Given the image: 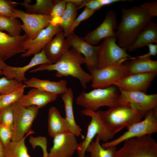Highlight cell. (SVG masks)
<instances>
[{
	"label": "cell",
	"mask_w": 157,
	"mask_h": 157,
	"mask_svg": "<svg viewBox=\"0 0 157 157\" xmlns=\"http://www.w3.org/2000/svg\"><path fill=\"white\" fill-rule=\"evenodd\" d=\"M29 141L34 149L36 146L40 147L42 150L43 156L48 157V153L47 150V140L45 137L39 136L34 137L31 136L29 138Z\"/></svg>",
	"instance_id": "ab89813d"
},
{
	"label": "cell",
	"mask_w": 157,
	"mask_h": 157,
	"mask_svg": "<svg viewBox=\"0 0 157 157\" xmlns=\"http://www.w3.org/2000/svg\"><path fill=\"white\" fill-rule=\"evenodd\" d=\"M1 71H2L0 70V76L1 75Z\"/></svg>",
	"instance_id": "7dc6e473"
},
{
	"label": "cell",
	"mask_w": 157,
	"mask_h": 157,
	"mask_svg": "<svg viewBox=\"0 0 157 157\" xmlns=\"http://www.w3.org/2000/svg\"><path fill=\"white\" fill-rule=\"evenodd\" d=\"M48 131L49 135L53 138L58 134L69 132L65 119L54 106L51 107L48 110Z\"/></svg>",
	"instance_id": "d4e9b609"
},
{
	"label": "cell",
	"mask_w": 157,
	"mask_h": 157,
	"mask_svg": "<svg viewBox=\"0 0 157 157\" xmlns=\"http://www.w3.org/2000/svg\"><path fill=\"white\" fill-rule=\"evenodd\" d=\"M67 3L66 0H54L50 15L52 18L62 17L65 10Z\"/></svg>",
	"instance_id": "74e56055"
},
{
	"label": "cell",
	"mask_w": 157,
	"mask_h": 157,
	"mask_svg": "<svg viewBox=\"0 0 157 157\" xmlns=\"http://www.w3.org/2000/svg\"><path fill=\"white\" fill-rule=\"evenodd\" d=\"M144 119L132 125L128 130L117 138L103 143L104 148L115 146L129 139L138 137L157 132V108L150 110L145 115Z\"/></svg>",
	"instance_id": "52a82bcc"
},
{
	"label": "cell",
	"mask_w": 157,
	"mask_h": 157,
	"mask_svg": "<svg viewBox=\"0 0 157 157\" xmlns=\"http://www.w3.org/2000/svg\"><path fill=\"white\" fill-rule=\"evenodd\" d=\"M17 2L10 0H0V16L17 18L13 10Z\"/></svg>",
	"instance_id": "e575fe53"
},
{
	"label": "cell",
	"mask_w": 157,
	"mask_h": 157,
	"mask_svg": "<svg viewBox=\"0 0 157 157\" xmlns=\"http://www.w3.org/2000/svg\"><path fill=\"white\" fill-rule=\"evenodd\" d=\"M118 89L113 85L105 88H95L88 92L83 91L76 98V103L85 109L94 112L101 107L117 106L119 94Z\"/></svg>",
	"instance_id": "277c9868"
},
{
	"label": "cell",
	"mask_w": 157,
	"mask_h": 157,
	"mask_svg": "<svg viewBox=\"0 0 157 157\" xmlns=\"http://www.w3.org/2000/svg\"><path fill=\"white\" fill-rule=\"evenodd\" d=\"M22 24L16 18L0 16V31H5L11 36L20 35Z\"/></svg>",
	"instance_id": "4dcf8cb0"
},
{
	"label": "cell",
	"mask_w": 157,
	"mask_h": 157,
	"mask_svg": "<svg viewBox=\"0 0 157 157\" xmlns=\"http://www.w3.org/2000/svg\"><path fill=\"white\" fill-rule=\"evenodd\" d=\"M95 11L85 7L84 10L74 20L70 30L69 33H74L75 29L83 21L91 17Z\"/></svg>",
	"instance_id": "f35d334b"
},
{
	"label": "cell",
	"mask_w": 157,
	"mask_h": 157,
	"mask_svg": "<svg viewBox=\"0 0 157 157\" xmlns=\"http://www.w3.org/2000/svg\"><path fill=\"white\" fill-rule=\"evenodd\" d=\"M50 63L44 51L42 50L39 53L34 55L29 63L24 66L8 65L5 69L1 71V75H3L8 79H14L22 83L28 80L25 76L27 71L37 65Z\"/></svg>",
	"instance_id": "d6986e66"
},
{
	"label": "cell",
	"mask_w": 157,
	"mask_h": 157,
	"mask_svg": "<svg viewBox=\"0 0 157 157\" xmlns=\"http://www.w3.org/2000/svg\"><path fill=\"white\" fill-rule=\"evenodd\" d=\"M74 94L72 89L68 88L62 94L61 98L64 105L65 119L67 123L69 131L76 137L81 136L83 139L82 129L76 122L73 109Z\"/></svg>",
	"instance_id": "603a6c76"
},
{
	"label": "cell",
	"mask_w": 157,
	"mask_h": 157,
	"mask_svg": "<svg viewBox=\"0 0 157 157\" xmlns=\"http://www.w3.org/2000/svg\"><path fill=\"white\" fill-rule=\"evenodd\" d=\"M91 86L94 89L105 88L114 85L127 76V70L123 64L97 69L90 72Z\"/></svg>",
	"instance_id": "30bf717a"
},
{
	"label": "cell",
	"mask_w": 157,
	"mask_h": 157,
	"mask_svg": "<svg viewBox=\"0 0 157 157\" xmlns=\"http://www.w3.org/2000/svg\"><path fill=\"white\" fill-rule=\"evenodd\" d=\"M118 0H83L81 5L77 7V10L85 6L90 9L96 11L103 6L119 1Z\"/></svg>",
	"instance_id": "836d02e7"
},
{
	"label": "cell",
	"mask_w": 157,
	"mask_h": 157,
	"mask_svg": "<svg viewBox=\"0 0 157 157\" xmlns=\"http://www.w3.org/2000/svg\"><path fill=\"white\" fill-rule=\"evenodd\" d=\"M76 137L69 132L55 136L48 157H72L78 147Z\"/></svg>",
	"instance_id": "e0dca14e"
},
{
	"label": "cell",
	"mask_w": 157,
	"mask_h": 157,
	"mask_svg": "<svg viewBox=\"0 0 157 157\" xmlns=\"http://www.w3.org/2000/svg\"><path fill=\"white\" fill-rule=\"evenodd\" d=\"M13 130L1 122H0V140L5 148L12 141Z\"/></svg>",
	"instance_id": "8d00e7d4"
},
{
	"label": "cell",
	"mask_w": 157,
	"mask_h": 157,
	"mask_svg": "<svg viewBox=\"0 0 157 157\" xmlns=\"http://www.w3.org/2000/svg\"><path fill=\"white\" fill-rule=\"evenodd\" d=\"M100 116L112 134L116 133L126 127L141 121L145 114L134 107L119 105L104 111H98Z\"/></svg>",
	"instance_id": "3957f363"
},
{
	"label": "cell",
	"mask_w": 157,
	"mask_h": 157,
	"mask_svg": "<svg viewBox=\"0 0 157 157\" xmlns=\"http://www.w3.org/2000/svg\"><path fill=\"white\" fill-rule=\"evenodd\" d=\"M100 138L97 135L95 140H92L88 147L86 151L89 153L90 157H115L116 146L104 148L100 144Z\"/></svg>",
	"instance_id": "f1b7e54d"
},
{
	"label": "cell",
	"mask_w": 157,
	"mask_h": 157,
	"mask_svg": "<svg viewBox=\"0 0 157 157\" xmlns=\"http://www.w3.org/2000/svg\"><path fill=\"white\" fill-rule=\"evenodd\" d=\"M8 65L0 57V70L2 71L4 70L7 67Z\"/></svg>",
	"instance_id": "7bdbcfd3"
},
{
	"label": "cell",
	"mask_w": 157,
	"mask_h": 157,
	"mask_svg": "<svg viewBox=\"0 0 157 157\" xmlns=\"http://www.w3.org/2000/svg\"><path fill=\"white\" fill-rule=\"evenodd\" d=\"M65 10L61 17L62 22L60 25L65 37L69 34L70 29L77 14V6L74 3L66 0Z\"/></svg>",
	"instance_id": "f546056e"
},
{
	"label": "cell",
	"mask_w": 157,
	"mask_h": 157,
	"mask_svg": "<svg viewBox=\"0 0 157 157\" xmlns=\"http://www.w3.org/2000/svg\"><path fill=\"white\" fill-rule=\"evenodd\" d=\"M62 31L58 33L46 45L42 50L44 51L49 64H53L71 47L65 39Z\"/></svg>",
	"instance_id": "44dd1931"
},
{
	"label": "cell",
	"mask_w": 157,
	"mask_h": 157,
	"mask_svg": "<svg viewBox=\"0 0 157 157\" xmlns=\"http://www.w3.org/2000/svg\"><path fill=\"white\" fill-rule=\"evenodd\" d=\"M66 40L71 47L83 55L85 60V64L90 72L97 69L98 55L100 45H91L74 33L69 35Z\"/></svg>",
	"instance_id": "5bb4252c"
},
{
	"label": "cell",
	"mask_w": 157,
	"mask_h": 157,
	"mask_svg": "<svg viewBox=\"0 0 157 157\" xmlns=\"http://www.w3.org/2000/svg\"><path fill=\"white\" fill-rule=\"evenodd\" d=\"M43 157H46L43 156Z\"/></svg>",
	"instance_id": "c3c4849f"
},
{
	"label": "cell",
	"mask_w": 157,
	"mask_h": 157,
	"mask_svg": "<svg viewBox=\"0 0 157 157\" xmlns=\"http://www.w3.org/2000/svg\"><path fill=\"white\" fill-rule=\"evenodd\" d=\"M0 110H1V107H0ZM1 119H0V122H1Z\"/></svg>",
	"instance_id": "bcb514c9"
},
{
	"label": "cell",
	"mask_w": 157,
	"mask_h": 157,
	"mask_svg": "<svg viewBox=\"0 0 157 157\" xmlns=\"http://www.w3.org/2000/svg\"><path fill=\"white\" fill-rule=\"evenodd\" d=\"M28 39L25 34L11 36L0 31V57L5 61L17 54L25 53L26 51L23 44Z\"/></svg>",
	"instance_id": "ac0fdd59"
},
{
	"label": "cell",
	"mask_w": 157,
	"mask_h": 157,
	"mask_svg": "<svg viewBox=\"0 0 157 157\" xmlns=\"http://www.w3.org/2000/svg\"><path fill=\"white\" fill-rule=\"evenodd\" d=\"M130 61L123 64L126 67L127 75L133 74L157 73V61L150 58H139L134 57L130 58Z\"/></svg>",
	"instance_id": "484cf974"
},
{
	"label": "cell",
	"mask_w": 157,
	"mask_h": 157,
	"mask_svg": "<svg viewBox=\"0 0 157 157\" xmlns=\"http://www.w3.org/2000/svg\"><path fill=\"white\" fill-rule=\"evenodd\" d=\"M140 7L152 18L157 16V1L146 2L140 5Z\"/></svg>",
	"instance_id": "60d3db41"
},
{
	"label": "cell",
	"mask_w": 157,
	"mask_h": 157,
	"mask_svg": "<svg viewBox=\"0 0 157 157\" xmlns=\"http://www.w3.org/2000/svg\"><path fill=\"white\" fill-rule=\"evenodd\" d=\"M117 26L116 13L112 10H109L106 13L101 23L96 29L82 38L85 41L93 45L107 38H117L116 30Z\"/></svg>",
	"instance_id": "4fadbf2b"
},
{
	"label": "cell",
	"mask_w": 157,
	"mask_h": 157,
	"mask_svg": "<svg viewBox=\"0 0 157 157\" xmlns=\"http://www.w3.org/2000/svg\"><path fill=\"white\" fill-rule=\"evenodd\" d=\"M3 145L0 140V157H4Z\"/></svg>",
	"instance_id": "f6af8a7d"
},
{
	"label": "cell",
	"mask_w": 157,
	"mask_h": 157,
	"mask_svg": "<svg viewBox=\"0 0 157 157\" xmlns=\"http://www.w3.org/2000/svg\"><path fill=\"white\" fill-rule=\"evenodd\" d=\"M116 38H107L100 44L98 55L97 69L122 65L131 56L125 48L119 47Z\"/></svg>",
	"instance_id": "ba28073f"
},
{
	"label": "cell",
	"mask_w": 157,
	"mask_h": 157,
	"mask_svg": "<svg viewBox=\"0 0 157 157\" xmlns=\"http://www.w3.org/2000/svg\"><path fill=\"white\" fill-rule=\"evenodd\" d=\"M119 90V105L134 107L145 114L150 110L157 108V94H147L139 92H127Z\"/></svg>",
	"instance_id": "8fae6325"
},
{
	"label": "cell",
	"mask_w": 157,
	"mask_h": 157,
	"mask_svg": "<svg viewBox=\"0 0 157 157\" xmlns=\"http://www.w3.org/2000/svg\"><path fill=\"white\" fill-rule=\"evenodd\" d=\"M115 157H157V143L149 135L125 140Z\"/></svg>",
	"instance_id": "8992f818"
},
{
	"label": "cell",
	"mask_w": 157,
	"mask_h": 157,
	"mask_svg": "<svg viewBox=\"0 0 157 157\" xmlns=\"http://www.w3.org/2000/svg\"><path fill=\"white\" fill-rule=\"evenodd\" d=\"M81 114L91 118L85 138L78 143L76 151L78 157H85L87 149L95 136L98 135L101 140L106 142L112 139L114 135L101 119L98 111L94 112L84 109L81 111Z\"/></svg>",
	"instance_id": "5b68a950"
},
{
	"label": "cell",
	"mask_w": 157,
	"mask_h": 157,
	"mask_svg": "<svg viewBox=\"0 0 157 157\" xmlns=\"http://www.w3.org/2000/svg\"><path fill=\"white\" fill-rule=\"evenodd\" d=\"M157 73L136 74L126 76L113 85L119 90L127 92L146 93Z\"/></svg>",
	"instance_id": "2e32d148"
},
{
	"label": "cell",
	"mask_w": 157,
	"mask_h": 157,
	"mask_svg": "<svg viewBox=\"0 0 157 157\" xmlns=\"http://www.w3.org/2000/svg\"><path fill=\"white\" fill-rule=\"evenodd\" d=\"M23 83L26 87L39 88L57 95L62 94L68 88L67 81L63 79L57 81H51L33 77Z\"/></svg>",
	"instance_id": "7402d4cb"
},
{
	"label": "cell",
	"mask_w": 157,
	"mask_h": 157,
	"mask_svg": "<svg viewBox=\"0 0 157 157\" xmlns=\"http://www.w3.org/2000/svg\"><path fill=\"white\" fill-rule=\"evenodd\" d=\"M154 42H157V24L151 20L140 32L132 44L127 50L135 51Z\"/></svg>",
	"instance_id": "cb8c5ba5"
},
{
	"label": "cell",
	"mask_w": 157,
	"mask_h": 157,
	"mask_svg": "<svg viewBox=\"0 0 157 157\" xmlns=\"http://www.w3.org/2000/svg\"><path fill=\"white\" fill-rule=\"evenodd\" d=\"M13 11L17 18L22 21L21 28L28 39L30 40L34 38L41 31L49 25L52 18L50 15L30 14L15 8Z\"/></svg>",
	"instance_id": "7c38bea8"
},
{
	"label": "cell",
	"mask_w": 157,
	"mask_h": 157,
	"mask_svg": "<svg viewBox=\"0 0 157 157\" xmlns=\"http://www.w3.org/2000/svg\"><path fill=\"white\" fill-rule=\"evenodd\" d=\"M14 117L12 141L22 139L31 130L40 108L35 106L25 107L17 102L11 104Z\"/></svg>",
	"instance_id": "9c48e42d"
},
{
	"label": "cell",
	"mask_w": 157,
	"mask_h": 157,
	"mask_svg": "<svg viewBox=\"0 0 157 157\" xmlns=\"http://www.w3.org/2000/svg\"><path fill=\"white\" fill-rule=\"evenodd\" d=\"M0 116L1 122L13 130L14 117L11 104L1 109Z\"/></svg>",
	"instance_id": "d590c367"
},
{
	"label": "cell",
	"mask_w": 157,
	"mask_h": 157,
	"mask_svg": "<svg viewBox=\"0 0 157 157\" xmlns=\"http://www.w3.org/2000/svg\"><path fill=\"white\" fill-rule=\"evenodd\" d=\"M147 46H148L149 50L148 53L142 55L134 57L139 58H150L151 56H156L157 54V45L150 44Z\"/></svg>",
	"instance_id": "b9f144b4"
},
{
	"label": "cell",
	"mask_w": 157,
	"mask_h": 157,
	"mask_svg": "<svg viewBox=\"0 0 157 157\" xmlns=\"http://www.w3.org/2000/svg\"><path fill=\"white\" fill-rule=\"evenodd\" d=\"M85 60L82 54L73 48L65 52L58 60L53 64H45L29 71L30 73L47 70L55 71L58 77L71 76L78 79L83 89L91 81L90 74L85 72L81 65L85 64Z\"/></svg>",
	"instance_id": "6da1fadb"
},
{
	"label": "cell",
	"mask_w": 157,
	"mask_h": 157,
	"mask_svg": "<svg viewBox=\"0 0 157 157\" xmlns=\"http://www.w3.org/2000/svg\"><path fill=\"white\" fill-rule=\"evenodd\" d=\"M58 95L41 89L33 88L17 101L25 107L35 106L39 108L56 100Z\"/></svg>",
	"instance_id": "ffe728a7"
},
{
	"label": "cell",
	"mask_w": 157,
	"mask_h": 157,
	"mask_svg": "<svg viewBox=\"0 0 157 157\" xmlns=\"http://www.w3.org/2000/svg\"><path fill=\"white\" fill-rule=\"evenodd\" d=\"M122 17L116 31L117 44L126 50L151 18L140 6L122 8Z\"/></svg>",
	"instance_id": "7a4b0ae2"
},
{
	"label": "cell",
	"mask_w": 157,
	"mask_h": 157,
	"mask_svg": "<svg viewBox=\"0 0 157 157\" xmlns=\"http://www.w3.org/2000/svg\"><path fill=\"white\" fill-rule=\"evenodd\" d=\"M62 31L60 25L50 23L41 31L33 39H28L23 46L26 52L21 55L22 58L28 57L40 53L49 41L59 32Z\"/></svg>",
	"instance_id": "9a60e30c"
},
{
	"label": "cell",
	"mask_w": 157,
	"mask_h": 157,
	"mask_svg": "<svg viewBox=\"0 0 157 157\" xmlns=\"http://www.w3.org/2000/svg\"><path fill=\"white\" fill-rule=\"evenodd\" d=\"M68 1L72 2L76 5L77 7L79 6L82 3L83 0H67Z\"/></svg>",
	"instance_id": "ee69618b"
},
{
	"label": "cell",
	"mask_w": 157,
	"mask_h": 157,
	"mask_svg": "<svg viewBox=\"0 0 157 157\" xmlns=\"http://www.w3.org/2000/svg\"><path fill=\"white\" fill-rule=\"evenodd\" d=\"M26 86L24 85L10 92L5 95H0L1 109L17 102L24 94Z\"/></svg>",
	"instance_id": "1f68e13d"
},
{
	"label": "cell",
	"mask_w": 157,
	"mask_h": 157,
	"mask_svg": "<svg viewBox=\"0 0 157 157\" xmlns=\"http://www.w3.org/2000/svg\"><path fill=\"white\" fill-rule=\"evenodd\" d=\"M34 133L31 130L21 140L17 141H11L3 149L4 157H30L25 140L27 136Z\"/></svg>",
	"instance_id": "83f0119b"
},
{
	"label": "cell",
	"mask_w": 157,
	"mask_h": 157,
	"mask_svg": "<svg viewBox=\"0 0 157 157\" xmlns=\"http://www.w3.org/2000/svg\"><path fill=\"white\" fill-rule=\"evenodd\" d=\"M31 0H24V2H17L26 9V13L35 15H50L54 3V0H37L34 4H30Z\"/></svg>",
	"instance_id": "4316f807"
},
{
	"label": "cell",
	"mask_w": 157,
	"mask_h": 157,
	"mask_svg": "<svg viewBox=\"0 0 157 157\" xmlns=\"http://www.w3.org/2000/svg\"><path fill=\"white\" fill-rule=\"evenodd\" d=\"M23 84L15 79H8L4 76L0 78V95L7 94Z\"/></svg>",
	"instance_id": "d6a6232c"
}]
</instances>
